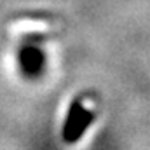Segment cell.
Segmentation results:
<instances>
[{
    "label": "cell",
    "mask_w": 150,
    "mask_h": 150,
    "mask_svg": "<svg viewBox=\"0 0 150 150\" xmlns=\"http://www.w3.org/2000/svg\"><path fill=\"white\" fill-rule=\"evenodd\" d=\"M94 113L86 107L84 98H77L70 105L65 124H63V140L67 143H75L82 138V134L87 131V127L93 124Z\"/></svg>",
    "instance_id": "obj_1"
},
{
    "label": "cell",
    "mask_w": 150,
    "mask_h": 150,
    "mask_svg": "<svg viewBox=\"0 0 150 150\" xmlns=\"http://www.w3.org/2000/svg\"><path fill=\"white\" fill-rule=\"evenodd\" d=\"M18 59H19V68L26 79L40 77L45 68V52L40 45V38H28L21 45Z\"/></svg>",
    "instance_id": "obj_2"
}]
</instances>
